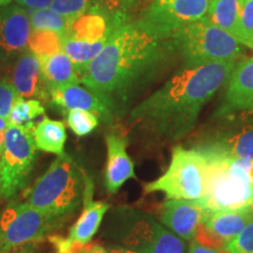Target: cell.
I'll return each mask as SVG.
<instances>
[{
    "mask_svg": "<svg viewBox=\"0 0 253 253\" xmlns=\"http://www.w3.org/2000/svg\"><path fill=\"white\" fill-rule=\"evenodd\" d=\"M172 40L158 38L140 20L119 27L100 54L80 74L82 84L114 109L153 77L171 50Z\"/></svg>",
    "mask_w": 253,
    "mask_h": 253,
    "instance_id": "1",
    "label": "cell"
},
{
    "mask_svg": "<svg viewBox=\"0 0 253 253\" xmlns=\"http://www.w3.org/2000/svg\"><path fill=\"white\" fill-rule=\"evenodd\" d=\"M236 62H209L176 73L131 110L132 123L161 140H182L195 129L203 107L229 80Z\"/></svg>",
    "mask_w": 253,
    "mask_h": 253,
    "instance_id": "2",
    "label": "cell"
},
{
    "mask_svg": "<svg viewBox=\"0 0 253 253\" xmlns=\"http://www.w3.org/2000/svg\"><path fill=\"white\" fill-rule=\"evenodd\" d=\"M202 151V150H201ZM203 153L208 158L207 183L199 203L207 211L237 210L253 204L251 160Z\"/></svg>",
    "mask_w": 253,
    "mask_h": 253,
    "instance_id": "3",
    "label": "cell"
},
{
    "mask_svg": "<svg viewBox=\"0 0 253 253\" xmlns=\"http://www.w3.org/2000/svg\"><path fill=\"white\" fill-rule=\"evenodd\" d=\"M88 179L72 158L62 155L34 183L26 202L49 216L62 218L84 201Z\"/></svg>",
    "mask_w": 253,
    "mask_h": 253,
    "instance_id": "4",
    "label": "cell"
},
{
    "mask_svg": "<svg viewBox=\"0 0 253 253\" xmlns=\"http://www.w3.org/2000/svg\"><path fill=\"white\" fill-rule=\"evenodd\" d=\"M110 230L126 249L140 253H185L186 244L151 214L122 207L110 216Z\"/></svg>",
    "mask_w": 253,
    "mask_h": 253,
    "instance_id": "5",
    "label": "cell"
},
{
    "mask_svg": "<svg viewBox=\"0 0 253 253\" xmlns=\"http://www.w3.org/2000/svg\"><path fill=\"white\" fill-rule=\"evenodd\" d=\"M175 49L185 60L186 67L209 62L237 61L242 58V43L205 17L186 25L172 37Z\"/></svg>",
    "mask_w": 253,
    "mask_h": 253,
    "instance_id": "6",
    "label": "cell"
},
{
    "mask_svg": "<svg viewBox=\"0 0 253 253\" xmlns=\"http://www.w3.org/2000/svg\"><path fill=\"white\" fill-rule=\"evenodd\" d=\"M208 158L196 148L177 145L172 149L171 161L167 171L144 185L145 194L162 192L167 198L199 201L207 183Z\"/></svg>",
    "mask_w": 253,
    "mask_h": 253,
    "instance_id": "7",
    "label": "cell"
},
{
    "mask_svg": "<svg viewBox=\"0 0 253 253\" xmlns=\"http://www.w3.org/2000/svg\"><path fill=\"white\" fill-rule=\"evenodd\" d=\"M192 148L205 153L253 160V113L218 112L199 134Z\"/></svg>",
    "mask_w": 253,
    "mask_h": 253,
    "instance_id": "8",
    "label": "cell"
},
{
    "mask_svg": "<svg viewBox=\"0 0 253 253\" xmlns=\"http://www.w3.org/2000/svg\"><path fill=\"white\" fill-rule=\"evenodd\" d=\"M34 123L9 125L0 153V176L2 198L9 199L25 188L36 160L37 147L33 140Z\"/></svg>",
    "mask_w": 253,
    "mask_h": 253,
    "instance_id": "9",
    "label": "cell"
},
{
    "mask_svg": "<svg viewBox=\"0 0 253 253\" xmlns=\"http://www.w3.org/2000/svg\"><path fill=\"white\" fill-rule=\"evenodd\" d=\"M59 219L27 202H11L0 216V253L39 242L58 225Z\"/></svg>",
    "mask_w": 253,
    "mask_h": 253,
    "instance_id": "10",
    "label": "cell"
},
{
    "mask_svg": "<svg viewBox=\"0 0 253 253\" xmlns=\"http://www.w3.org/2000/svg\"><path fill=\"white\" fill-rule=\"evenodd\" d=\"M210 0H153L138 20L158 38L172 37L198 19L207 15Z\"/></svg>",
    "mask_w": 253,
    "mask_h": 253,
    "instance_id": "11",
    "label": "cell"
},
{
    "mask_svg": "<svg viewBox=\"0 0 253 253\" xmlns=\"http://www.w3.org/2000/svg\"><path fill=\"white\" fill-rule=\"evenodd\" d=\"M32 32L26 8L18 4L0 6V55L13 58L28 47Z\"/></svg>",
    "mask_w": 253,
    "mask_h": 253,
    "instance_id": "12",
    "label": "cell"
},
{
    "mask_svg": "<svg viewBox=\"0 0 253 253\" xmlns=\"http://www.w3.org/2000/svg\"><path fill=\"white\" fill-rule=\"evenodd\" d=\"M205 209L198 201L167 198L160 208V220L183 240H192L203 223Z\"/></svg>",
    "mask_w": 253,
    "mask_h": 253,
    "instance_id": "13",
    "label": "cell"
},
{
    "mask_svg": "<svg viewBox=\"0 0 253 253\" xmlns=\"http://www.w3.org/2000/svg\"><path fill=\"white\" fill-rule=\"evenodd\" d=\"M107 164L104 170V186L109 194H116L126 181L135 177L134 162L126 153L128 141L118 132L106 135Z\"/></svg>",
    "mask_w": 253,
    "mask_h": 253,
    "instance_id": "14",
    "label": "cell"
},
{
    "mask_svg": "<svg viewBox=\"0 0 253 253\" xmlns=\"http://www.w3.org/2000/svg\"><path fill=\"white\" fill-rule=\"evenodd\" d=\"M219 112L253 113V58L236 62L229 77L225 103Z\"/></svg>",
    "mask_w": 253,
    "mask_h": 253,
    "instance_id": "15",
    "label": "cell"
},
{
    "mask_svg": "<svg viewBox=\"0 0 253 253\" xmlns=\"http://www.w3.org/2000/svg\"><path fill=\"white\" fill-rule=\"evenodd\" d=\"M11 82L25 99L38 97L47 100L49 97V90L42 79L40 60L31 50L24 52L15 61Z\"/></svg>",
    "mask_w": 253,
    "mask_h": 253,
    "instance_id": "16",
    "label": "cell"
},
{
    "mask_svg": "<svg viewBox=\"0 0 253 253\" xmlns=\"http://www.w3.org/2000/svg\"><path fill=\"white\" fill-rule=\"evenodd\" d=\"M49 99L53 104L60 107L66 112L80 109L94 113L95 115L102 118L104 121H112L114 114L109 107L97 96L94 91L79 84L53 89L49 91Z\"/></svg>",
    "mask_w": 253,
    "mask_h": 253,
    "instance_id": "17",
    "label": "cell"
},
{
    "mask_svg": "<svg viewBox=\"0 0 253 253\" xmlns=\"http://www.w3.org/2000/svg\"><path fill=\"white\" fill-rule=\"evenodd\" d=\"M91 198H93V184L90 179H88L84 198V209L79 219L71 227L68 235V238L82 245L90 243L93 237L96 235L97 230L100 229L103 217L110 209L109 204L104 202L91 201Z\"/></svg>",
    "mask_w": 253,
    "mask_h": 253,
    "instance_id": "18",
    "label": "cell"
},
{
    "mask_svg": "<svg viewBox=\"0 0 253 253\" xmlns=\"http://www.w3.org/2000/svg\"><path fill=\"white\" fill-rule=\"evenodd\" d=\"M253 219L251 207L225 211H207L203 224L221 239L231 242Z\"/></svg>",
    "mask_w": 253,
    "mask_h": 253,
    "instance_id": "19",
    "label": "cell"
},
{
    "mask_svg": "<svg viewBox=\"0 0 253 253\" xmlns=\"http://www.w3.org/2000/svg\"><path fill=\"white\" fill-rule=\"evenodd\" d=\"M42 79L48 90L59 89L81 82L80 74L63 50L39 58Z\"/></svg>",
    "mask_w": 253,
    "mask_h": 253,
    "instance_id": "20",
    "label": "cell"
},
{
    "mask_svg": "<svg viewBox=\"0 0 253 253\" xmlns=\"http://www.w3.org/2000/svg\"><path fill=\"white\" fill-rule=\"evenodd\" d=\"M33 140L37 149L45 153L65 155V143L67 140L66 126L61 121L43 116L42 120L33 126Z\"/></svg>",
    "mask_w": 253,
    "mask_h": 253,
    "instance_id": "21",
    "label": "cell"
},
{
    "mask_svg": "<svg viewBox=\"0 0 253 253\" xmlns=\"http://www.w3.org/2000/svg\"><path fill=\"white\" fill-rule=\"evenodd\" d=\"M244 0H210L207 17L235 39L240 40V11ZM240 43V42H239Z\"/></svg>",
    "mask_w": 253,
    "mask_h": 253,
    "instance_id": "22",
    "label": "cell"
},
{
    "mask_svg": "<svg viewBox=\"0 0 253 253\" xmlns=\"http://www.w3.org/2000/svg\"><path fill=\"white\" fill-rule=\"evenodd\" d=\"M28 48L38 58L48 56L62 50V37L47 30H32Z\"/></svg>",
    "mask_w": 253,
    "mask_h": 253,
    "instance_id": "23",
    "label": "cell"
},
{
    "mask_svg": "<svg viewBox=\"0 0 253 253\" xmlns=\"http://www.w3.org/2000/svg\"><path fill=\"white\" fill-rule=\"evenodd\" d=\"M32 30H47L59 33L63 37L67 33L71 21L55 12L46 9H27Z\"/></svg>",
    "mask_w": 253,
    "mask_h": 253,
    "instance_id": "24",
    "label": "cell"
},
{
    "mask_svg": "<svg viewBox=\"0 0 253 253\" xmlns=\"http://www.w3.org/2000/svg\"><path fill=\"white\" fill-rule=\"evenodd\" d=\"M45 114V107L39 100L34 99H25L20 96L15 101L13 108L8 116L9 125L24 126L31 123L38 116Z\"/></svg>",
    "mask_w": 253,
    "mask_h": 253,
    "instance_id": "25",
    "label": "cell"
},
{
    "mask_svg": "<svg viewBox=\"0 0 253 253\" xmlns=\"http://www.w3.org/2000/svg\"><path fill=\"white\" fill-rule=\"evenodd\" d=\"M66 121L71 130L79 137H84L93 132L99 126V116L87 110H68L66 113Z\"/></svg>",
    "mask_w": 253,
    "mask_h": 253,
    "instance_id": "26",
    "label": "cell"
},
{
    "mask_svg": "<svg viewBox=\"0 0 253 253\" xmlns=\"http://www.w3.org/2000/svg\"><path fill=\"white\" fill-rule=\"evenodd\" d=\"M91 4L104 13L129 23L131 12L137 6L138 0H91Z\"/></svg>",
    "mask_w": 253,
    "mask_h": 253,
    "instance_id": "27",
    "label": "cell"
},
{
    "mask_svg": "<svg viewBox=\"0 0 253 253\" xmlns=\"http://www.w3.org/2000/svg\"><path fill=\"white\" fill-rule=\"evenodd\" d=\"M91 6V0H53L49 9L73 21L89 11Z\"/></svg>",
    "mask_w": 253,
    "mask_h": 253,
    "instance_id": "28",
    "label": "cell"
},
{
    "mask_svg": "<svg viewBox=\"0 0 253 253\" xmlns=\"http://www.w3.org/2000/svg\"><path fill=\"white\" fill-rule=\"evenodd\" d=\"M239 42L253 49V0H244L240 11Z\"/></svg>",
    "mask_w": 253,
    "mask_h": 253,
    "instance_id": "29",
    "label": "cell"
},
{
    "mask_svg": "<svg viewBox=\"0 0 253 253\" xmlns=\"http://www.w3.org/2000/svg\"><path fill=\"white\" fill-rule=\"evenodd\" d=\"M19 97H20V94L18 93L11 81H0V116L8 120L11 110Z\"/></svg>",
    "mask_w": 253,
    "mask_h": 253,
    "instance_id": "30",
    "label": "cell"
},
{
    "mask_svg": "<svg viewBox=\"0 0 253 253\" xmlns=\"http://www.w3.org/2000/svg\"><path fill=\"white\" fill-rule=\"evenodd\" d=\"M231 253H253V219L227 244Z\"/></svg>",
    "mask_w": 253,
    "mask_h": 253,
    "instance_id": "31",
    "label": "cell"
},
{
    "mask_svg": "<svg viewBox=\"0 0 253 253\" xmlns=\"http://www.w3.org/2000/svg\"><path fill=\"white\" fill-rule=\"evenodd\" d=\"M192 240H196V242L199 243V244L208 246V248H211V249H216V250L226 249L227 244H229L226 240L221 239L220 237H218L214 235L213 232H211V231L209 230L203 223L198 226L197 231H196L195 238Z\"/></svg>",
    "mask_w": 253,
    "mask_h": 253,
    "instance_id": "32",
    "label": "cell"
},
{
    "mask_svg": "<svg viewBox=\"0 0 253 253\" xmlns=\"http://www.w3.org/2000/svg\"><path fill=\"white\" fill-rule=\"evenodd\" d=\"M48 240L55 248L56 253H78L79 250L84 246L68 238V237L65 238L61 236H49Z\"/></svg>",
    "mask_w": 253,
    "mask_h": 253,
    "instance_id": "33",
    "label": "cell"
},
{
    "mask_svg": "<svg viewBox=\"0 0 253 253\" xmlns=\"http://www.w3.org/2000/svg\"><path fill=\"white\" fill-rule=\"evenodd\" d=\"M14 1L26 9H46L49 8L53 0H14Z\"/></svg>",
    "mask_w": 253,
    "mask_h": 253,
    "instance_id": "34",
    "label": "cell"
},
{
    "mask_svg": "<svg viewBox=\"0 0 253 253\" xmlns=\"http://www.w3.org/2000/svg\"><path fill=\"white\" fill-rule=\"evenodd\" d=\"M219 250L208 248V246L199 244L196 240H192L191 245L189 248V253H219Z\"/></svg>",
    "mask_w": 253,
    "mask_h": 253,
    "instance_id": "35",
    "label": "cell"
},
{
    "mask_svg": "<svg viewBox=\"0 0 253 253\" xmlns=\"http://www.w3.org/2000/svg\"><path fill=\"white\" fill-rule=\"evenodd\" d=\"M78 253H109L102 245L97 244V243H88L84 244L82 248L79 250Z\"/></svg>",
    "mask_w": 253,
    "mask_h": 253,
    "instance_id": "36",
    "label": "cell"
},
{
    "mask_svg": "<svg viewBox=\"0 0 253 253\" xmlns=\"http://www.w3.org/2000/svg\"><path fill=\"white\" fill-rule=\"evenodd\" d=\"M109 253H140L134 250L123 248V246H115V248H110Z\"/></svg>",
    "mask_w": 253,
    "mask_h": 253,
    "instance_id": "37",
    "label": "cell"
},
{
    "mask_svg": "<svg viewBox=\"0 0 253 253\" xmlns=\"http://www.w3.org/2000/svg\"><path fill=\"white\" fill-rule=\"evenodd\" d=\"M8 126H9L8 120L2 118V116H0V131H5L6 129H7Z\"/></svg>",
    "mask_w": 253,
    "mask_h": 253,
    "instance_id": "38",
    "label": "cell"
},
{
    "mask_svg": "<svg viewBox=\"0 0 253 253\" xmlns=\"http://www.w3.org/2000/svg\"><path fill=\"white\" fill-rule=\"evenodd\" d=\"M4 140H5V131H0V153H1Z\"/></svg>",
    "mask_w": 253,
    "mask_h": 253,
    "instance_id": "39",
    "label": "cell"
},
{
    "mask_svg": "<svg viewBox=\"0 0 253 253\" xmlns=\"http://www.w3.org/2000/svg\"><path fill=\"white\" fill-rule=\"evenodd\" d=\"M11 1H12V0H0V6H1V5H7Z\"/></svg>",
    "mask_w": 253,
    "mask_h": 253,
    "instance_id": "40",
    "label": "cell"
},
{
    "mask_svg": "<svg viewBox=\"0 0 253 253\" xmlns=\"http://www.w3.org/2000/svg\"><path fill=\"white\" fill-rule=\"evenodd\" d=\"M0 198H2V192H1V176H0Z\"/></svg>",
    "mask_w": 253,
    "mask_h": 253,
    "instance_id": "41",
    "label": "cell"
},
{
    "mask_svg": "<svg viewBox=\"0 0 253 253\" xmlns=\"http://www.w3.org/2000/svg\"><path fill=\"white\" fill-rule=\"evenodd\" d=\"M0 72H1V62H0Z\"/></svg>",
    "mask_w": 253,
    "mask_h": 253,
    "instance_id": "42",
    "label": "cell"
},
{
    "mask_svg": "<svg viewBox=\"0 0 253 253\" xmlns=\"http://www.w3.org/2000/svg\"><path fill=\"white\" fill-rule=\"evenodd\" d=\"M251 208H252V210H253V204H252V205H251Z\"/></svg>",
    "mask_w": 253,
    "mask_h": 253,
    "instance_id": "43",
    "label": "cell"
}]
</instances>
